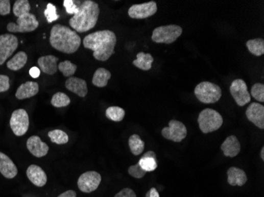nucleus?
Returning a JSON list of instances; mask_svg holds the SVG:
<instances>
[{
    "label": "nucleus",
    "mask_w": 264,
    "mask_h": 197,
    "mask_svg": "<svg viewBox=\"0 0 264 197\" xmlns=\"http://www.w3.org/2000/svg\"><path fill=\"white\" fill-rule=\"evenodd\" d=\"M116 36L110 30H101L89 34L83 40L86 48L93 51V57L98 61L105 62L115 53Z\"/></svg>",
    "instance_id": "obj_1"
},
{
    "label": "nucleus",
    "mask_w": 264,
    "mask_h": 197,
    "mask_svg": "<svg viewBox=\"0 0 264 197\" xmlns=\"http://www.w3.org/2000/svg\"><path fill=\"white\" fill-rule=\"evenodd\" d=\"M49 41L53 48L66 54L76 52L81 45V38L76 32L60 24L52 28Z\"/></svg>",
    "instance_id": "obj_2"
},
{
    "label": "nucleus",
    "mask_w": 264,
    "mask_h": 197,
    "mask_svg": "<svg viewBox=\"0 0 264 197\" xmlns=\"http://www.w3.org/2000/svg\"><path fill=\"white\" fill-rule=\"evenodd\" d=\"M99 14V5L91 0H86L79 4V11L70 18L69 24L78 33H86L94 28Z\"/></svg>",
    "instance_id": "obj_3"
},
{
    "label": "nucleus",
    "mask_w": 264,
    "mask_h": 197,
    "mask_svg": "<svg viewBox=\"0 0 264 197\" xmlns=\"http://www.w3.org/2000/svg\"><path fill=\"white\" fill-rule=\"evenodd\" d=\"M200 130L203 133H212L222 127L223 119L219 112L213 109L207 108L200 112L198 118Z\"/></svg>",
    "instance_id": "obj_4"
},
{
    "label": "nucleus",
    "mask_w": 264,
    "mask_h": 197,
    "mask_svg": "<svg viewBox=\"0 0 264 197\" xmlns=\"http://www.w3.org/2000/svg\"><path fill=\"white\" fill-rule=\"evenodd\" d=\"M195 95L201 103L210 104L219 101L222 97V89L211 82L203 81L195 89Z\"/></svg>",
    "instance_id": "obj_5"
},
{
    "label": "nucleus",
    "mask_w": 264,
    "mask_h": 197,
    "mask_svg": "<svg viewBox=\"0 0 264 197\" xmlns=\"http://www.w3.org/2000/svg\"><path fill=\"white\" fill-rule=\"evenodd\" d=\"M181 27L176 24H170L156 28L153 31L152 40L158 44H173L182 34Z\"/></svg>",
    "instance_id": "obj_6"
},
{
    "label": "nucleus",
    "mask_w": 264,
    "mask_h": 197,
    "mask_svg": "<svg viewBox=\"0 0 264 197\" xmlns=\"http://www.w3.org/2000/svg\"><path fill=\"white\" fill-rule=\"evenodd\" d=\"M17 22H10L7 29L10 33H30L37 30L39 22L33 14H25L17 19Z\"/></svg>",
    "instance_id": "obj_7"
},
{
    "label": "nucleus",
    "mask_w": 264,
    "mask_h": 197,
    "mask_svg": "<svg viewBox=\"0 0 264 197\" xmlns=\"http://www.w3.org/2000/svg\"><path fill=\"white\" fill-rule=\"evenodd\" d=\"M11 129L14 135L21 136L27 133L30 126L28 113L24 109L14 110L10 120Z\"/></svg>",
    "instance_id": "obj_8"
},
{
    "label": "nucleus",
    "mask_w": 264,
    "mask_h": 197,
    "mask_svg": "<svg viewBox=\"0 0 264 197\" xmlns=\"http://www.w3.org/2000/svg\"><path fill=\"white\" fill-rule=\"evenodd\" d=\"M187 128L184 123L177 120L169 122V127L163 128L161 134L163 137L172 142H181L187 136Z\"/></svg>",
    "instance_id": "obj_9"
},
{
    "label": "nucleus",
    "mask_w": 264,
    "mask_h": 197,
    "mask_svg": "<svg viewBox=\"0 0 264 197\" xmlns=\"http://www.w3.org/2000/svg\"><path fill=\"white\" fill-rule=\"evenodd\" d=\"M18 47V40L13 34L0 35V66L12 55Z\"/></svg>",
    "instance_id": "obj_10"
},
{
    "label": "nucleus",
    "mask_w": 264,
    "mask_h": 197,
    "mask_svg": "<svg viewBox=\"0 0 264 197\" xmlns=\"http://www.w3.org/2000/svg\"><path fill=\"white\" fill-rule=\"evenodd\" d=\"M102 182V176L96 171H87L78 180V187L82 192L90 193L96 190Z\"/></svg>",
    "instance_id": "obj_11"
},
{
    "label": "nucleus",
    "mask_w": 264,
    "mask_h": 197,
    "mask_svg": "<svg viewBox=\"0 0 264 197\" xmlns=\"http://www.w3.org/2000/svg\"><path fill=\"white\" fill-rule=\"evenodd\" d=\"M230 93L238 106H244L251 101V96L248 91L246 83L242 79H236L230 86Z\"/></svg>",
    "instance_id": "obj_12"
},
{
    "label": "nucleus",
    "mask_w": 264,
    "mask_h": 197,
    "mask_svg": "<svg viewBox=\"0 0 264 197\" xmlns=\"http://www.w3.org/2000/svg\"><path fill=\"white\" fill-rule=\"evenodd\" d=\"M158 11V6L154 1L142 4H135L128 10V15L133 19H144L149 18Z\"/></svg>",
    "instance_id": "obj_13"
},
{
    "label": "nucleus",
    "mask_w": 264,
    "mask_h": 197,
    "mask_svg": "<svg viewBox=\"0 0 264 197\" xmlns=\"http://www.w3.org/2000/svg\"><path fill=\"white\" fill-rule=\"evenodd\" d=\"M247 119L259 129H264V106L258 103H252L246 110Z\"/></svg>",
    "instance_id": "obj_14"
},
{
    "label": "nucleus",
    "mask_w": 264,
    "mask_h": 197,
    "mask_svg": "<svg viewBox=\"0 0 264 197\" xmlns=\"http://www.w3.org/2000/svg\"><path fill=\"white\" fill-rule=\"evenodd\" d=\"M27 149L32 155L37 158L44 157L49 152V147L38 136H32L27 139Z\"/></svg>",
    "instance_id": "obj_15"
},
{
    "label": "nucleus",
    "mask_w": 264,
    "mask_h": 197,
    "mask_svg": "<svg viewBox=\"0 0 264 197\" xmlns=\"http://www.w3.org/2000/svg\"><path fill=\"white\" fill-rule=\"evenodd\" d=\"M67 90L78 95L79 97H85L88 93L86 81L79 77H70L65 82Z\"/></svg>",
    "instance_id": "obj_16"
},
{
    "label": "nucleus",
    "mask_w": 264,
    "mask_h": 197,
    "mask_svg": "<svg viewBox=\"0 0 264 197\" xmlns=\"http://www.w3.org/2000/svg\"><path fill=\"white\" fill-rule=\"evenodd\" d=\"M0 173L7 179H12L18 175V168L6 154L0 152Z\"/></svg>",
    "instance_id": "obj_17"
},
{
    "label": "nucleus",
    "mask_w": 264,
    "mask_h": 197,
    "mask_svg": "<svg viewBox=\"0 0 264 197\" xmlns=\"http://www.w3.org/2000/svg\"><path fill=\"white\" fill-rule=\"evenodd\" d=\"M27 175L30 182L37 187H42L47 183V175L42 168L37 165H30L27 171Z\"/></svg>",
    "instance_id": "obj_18"
},
{
    "label": "nucleus",
    "mask_w": 264,
    "mask_h": 197,
    "mask_svg": "<svg viewBox=\"0 0 264 197\" xmlns=\"http://www.w3.org/2000/svg\"><path fill=\"white\" fill-rule=\"evenodd\" d=\"M221 149L226 157H236L241 152V144L234 135L228 136L221 146Z\"/></svg>",
    "instance_id": "obj_19"
},
{
    "label": "nucleus",
    "mask_w": 264,
    "mask_h": 197,
    "mask_svg": "<svg viewBox=\"0 0 264 197\" xmlns=\"http://www.w3.org/2000/svg\"><path fill=\"white\" fill-rule=\"evenodd\" d=\"M59 59L53 54L41 56L37 60L39 67L41 71L49 75H53L57 72V61Z\"/></svg>",
    "instance_id": "obj_20"
},
{
    "label": "nucleus",
    "mask_w": 264,
    "mask_h": 197,
    "mask_svg": "<svg viewBox=\"0 0 264 197\" xmlns=\"http://www.w3.org/2000/svg\"><path fill=\"white\" fill-rule=\"evenodd\" d=\"M38 93L39 85L37 82L27 81L18 87L15 96L18 100H26L36 96Z\"/></svg>",
    "instance_id": "obj_21"
},
{
    "label": "nucleus",
    "mask_w": 264,
    "mask_h": 197,
    "mask_svg": "<svg viewBox=\"0 0 264 197\" xmlns=\"http://www.w3.org/2000/svg\"><path fill=\"white\" fill-rule=\"evenodd\" d=\"M227 175L228 183L232 186H243L248 181L246 174L240 168H229L228 170Z\"/></svg>",
    "instance_id": "obj_22"
},
{
    "label": "nucleus",
    "mask_w": 264,
    "mask_h": 197,
    "mask_svg": "<svg viewBox=\"0 0 264 197\" xmlns=\"http://www.w3.org/2000/svg\"><path fill=\"white\" fill-rule=\"evenodd\" d=\"M139 166L146 172H151V171H155L158 167V162H157V156H156L155 152L152 151L146 152L142 155V158L138 162Z\"/></svg>",
    "instance_id": "obj_23"
},
{
    "label": "nucleus",
    "mask_w": 264,
    "mask_h": 197,
    "mask_svg": "<svg viewBox=\"0 0 264 197\" xmlns=\"http://www.w3.org/2000/svg\"><path fill=\"white\" fill-rule=\"evenodd\" d=\"M27 60H28V57H27V53L24 51H19L15 55L13 56L11 60L7 62V68L14 70V71H18L26 66Z\"/></svg>",
    "instance_id": "obj_24"
},
{
    "label": "nucleus",
    "mask_w": 264,
    "mask_h": 197,
    "mask_svg": "<svg viewBox=\"0 0 264 197\" xmlns=\"http://www.w3.org/2000/svg\"><path fill=\"white\" fill-rule=\"evenodd\" d=\"M111 78V73L105 68H98L93 74V86L98 88H104L108 85V81Z\"/></svg>",
    "instance_id": "obj_25"
},
{
    "label": "nucleus",
    "mask_w": 264,
    "mask_h": 197,
    "mask_svg": "<svg viewBox=\"0 0 264 197\" xmlns=\"http://www.w3.org/2000/svg\"><path fill=\"white\" fill-rule=\"evenodd\" d=\"M154 58L151 54H146L144 52H139L137 54V59L133 61V65L140 70L147 71L152 67Z\"/></svg>",
    "instance_id": "obj_26"
},
{
    "label": "nucleus",
    "mask_w": 264,
    "mask_h": 197,
    "mask_svg": "<svg viewBox=\"0 0 264 197\" xmlns=\"http://www.w3.org/2000/svg\"><path fill=\"white\" fill-rule=\"evenodd\" d=\"M130 149L134 155H139L143 152L145 143L137 134L131 135L128 139Z\"/></svg>",
    "instance_id": "obj_27"
},
{
    "label": "nucleus",
    "mask_w": 264,
    "mask_h": 197,
    "mask_svg": "<svg viewBox=\"0 0 264 197\" xmlns=\"http://www.w3.org/2000/svg\"><path fill=\"white\" fill-rule=\"evenodd\" d=\"M31 6L28 0H17L13 6V13L17 18L30 14Z\"/></svg>",
    "instance_id": "obj_28"
},
{
    "label": "nucleus",
    "mask_w": 264,
    "mask_h": 197,
    "mask_svg": "<svg viewBox=\"0 0 264 197\" xmlns=\"http://www.w3.org/2000/svg\"><path fill=\"white\" fill-rule=\"evenodd\" d=\"M247 47L252 54L261 56L264 54V40L262 39H254L246 43Z\"/></svg>",
    "instance_id": "obj_29"
},
{
    "label": "nucleus",
    "mask_w": 264,
    "mask_h": 197,
    "mask_svg": "<svg viewBox=\"0 0 264 197\" xmlns=\"http://www.w3.org/2000/svg\"><path fill=\"white\" fill-rule=\"evenodd\" d=\"M108 119L113 122H119L124 119L125 116V110L119 106H109L105 111Z\"/></svg>",
    "instance_id": "obj_30"
},
{
    "label": "nucleus",
    "mask_w": 264,
    "mask_h": 197,
    "mask_svg": "<svg viewBox=\"0 0 264 197\" xmlns=\"http://www.w3.org/2000/svg\"><path fill=\"white\" fill-rule=\"evenodd\" d=\"M49 136L53 143L57 144V145H65L69 140L68 135L60 129L50 131Z\"/></svg>",
    "instance_id": "obj_31"
},
{
    "label": "nucleus",
    "mask_w": 264,
    "mask_h": 197,
    "mask_svg": "<svg viewBox=\"0 0 264 197\" xmlns=\"http://www.w3.org/2000/svg\"><path fill=\"white\" fill-rule=\"evenodd\" d=\"M51 103L55 107H64V106H68L70 103V99L67 94L63 93H56L53 96L51 100Z\"/></svg>",
    "instance_id": "obj_32"
},
{
    "label": "nucleus",
    "mask_w": 264,
    "mask_h": 197,
    "mask_svg": "<svg viewBox=\"0 0 264 197\" xmlns=\"http://www.w3.org/2000/svg\"><path fill=\"white\" fill-rule=\"evenodd\" d=\"M58 69L63 73L64 77H70L76 73L77 66L73 64L71 62L66 60V61L61 62L60 64L58 65Z\"/></svg>",
    "instance_id": "obj_33"
},
{
    "label": "nucleus",
    "mask_w": 264,
    "mask_h": 197,
    "mask_svg": "<svg viewBox=\"0 0 264 197\" xmlns=\"http://www.w3.org/2000/svg\"><path fill=\"white\" fill-rule=\"evenodd\" d=\"M44 14L49 23L53 22V21H56L60 18V15L56 13V6L52 4H47Z\"/></svg>",
    "instance_id": "obj_34"
},
{
    "label": "nucleus",
    "mask_w": 264,
    "mask_h": 197,
    "mask_svg": "<svg viewBox=\"0 0 264 197\" xmlns=\"http://www.w3.org/2000/svg\"><path fill=\"white\" fill-rule=\"evenodd\" d=\"M251 95L259 102L264 101V85L256 83L252 87Z\"/></svg>",
    "instance_id": "obj_35"
},
{
    "label": "nucleus",
    "mask_w": 264,
    "mask_h": 197,
    "mask_svg": "<svg viewBox=\"0 0 264 197\" xmlns=\"http://www.w3.org/2000/svg\"><path fill=\"white\" fill-rule=\"evenodd\" d=\"M128 173H129L131 177L139 179V178H143L147 172L141 168L139 164L137 163L134 165V166H131L128 168Z\"/></svg>",
    "instance_id": "obj_36"
},
{
    "label": "nucleus",
    "mask_w": 264,
    "mask_h": 197,
    "mask_svg": "<svg viewBox=\"0 0 264 197\" xmlns=\"http://www.w3.org/2000/svg\"><path fill=\"white\" fill-rule=\"evenodd\" d=\"M63 7H65L66 12L68 14L75 15L79 11V5H77L74 0H64Z\"/></svg>",
    "instance_id": "obj_37"
},
{
    "label": "nucleus",
    "mask_w": 264,
    "mask_h": 197,
    "mask_svg": "<svg viewBox=\"0 0 264 197\" xmlns=\"http://www.w3.org/2000/svg\"><path fill=\"white\" fill-rule=\"evenodd\" d=\"M11 13V1L0 0V15H8Z\"/></svg>",
    "instance_id": "obj_38"
},
{
    "label": "nucleus",
    "mask_w": 264,
    "mask_h": 197,
    "mask_svg": "<svg viewBox=\"0 0 264 197\" xmlns=\"http://www.w3.org/2000/svg\"><path fill=\"white\" fill-rule=\"evenodd\" d=\"M10 78L7 75L0 74V93H4L9 90Z\"/></svg>",
    "instance_id": "obj_39"
},
{
    "label": "nucleus",
    "mask_w": 264,
    "mask_h": 197,
    "mask_svg": "<svg viewBox=\"0 0 264 197\" xmlns=\"http://www.w3.org/2000/svg\"><path fill=\"white\" fill-rule=\"evenodd\" d=\"M115 197H137L136 194L132 189L129 188H125L121 192L115 194Z\"/></svg>",
    "instance_id": "obj_40"
},
{
    "label": "nucleus",
    "mask_w": 264,
    "mask_h": 197,
    "mask_svg": "<svg viewBox=\"0 0 264 197\" xmlns=\"http://www.w3.org/2000/svg\"><path fill=\"white\" fill-rule=\"evenodd\" d=\"M40 70L37 67H33V68L30 70V75L33 78H37L40 76Z\"/></svg>",
    "instance_id": "obj_41"
},
{
    "label": "nucleus",
    "mask_w": 264,
    "mask_h": 197,
    "mask_svg": "<svg viewBox=\"0 0 264 197\" xmlns=\"http://www.w3.org/2000/svg\"><path fill=\"white\" fill-rule=\"evenodd\" d=\"M146 197H160L158 190L155 188H151V190L147 192Z\"/></svg>",
    "instance_id": "obj_42"
},
{
    "label": "nucleus",
    "mask_w": 264,
    "mask_h": 197,
    "mask_svg": "<svg viewBox=\"0 0 264 197\" xmlns=\"http://www.w3.org/2000/svg\"><path fill=\"white\" fill-rule=\"evenodd\" d=\"M77 196V194L75 191L73 190H68L67 192H64L63 193L60 194V195L58 197H76Z\"/></svg>",
    "instance_id": "obj_43"
},
{
    "label": "nucleus",
    "mask_w": 264,
    "mask_h": 197,
    "mask_svg": "<svg viewBox=\"0 0 264 197\" xmlns=\"http://www.w3.org/2000/svg\"><path fill=\"white\" fill-rule=\"evenodd\" d=\"M260 157L262 160H264V147H262L260 152Z\"/></svg>",
    "instance_id": "obj_44"
}]
</instances>
